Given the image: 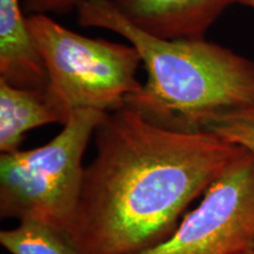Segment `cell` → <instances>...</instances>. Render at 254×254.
<instances>
[{
	"label": "cell",
	"instance_id": "7a4b0ae2",
	"mask_svg": "<svg viewBox=\"0 0 254 254\" xmlns=\"http://www.w3.org/2000/svg\"><path fill=\"white\" fill-rule=\"evenodd\" d=\"M78 24L111 31L138 51L145 84L126 101L150 122L184 132L204 131L209 119L254 107V62L205 39L167 40L145 33L112 0H85Z\"/></svg>",
	"mask_w": 254,
	"mask_h": 254
},
{
	"label": "cell",
	"instance_id": "6da1fadb",
	"mask_svg": "<svg viewBox=\"0 0 254 254\" xmlns=\"http://www.w3.org/2000/svg\"><path fill=\"white\" fill-rule=\"evenodd\" d=\"M93 140L66 232L79 254H138L161 244L244 152L215 133L167 128L127 106L104 117Z\"/></svg>",
	"mask_w": 254,
	"mask_h": 254
},
{
	"label": "cell",
	"instance_id": "277c9868",
	"mask_svg": "<svg viewBox=\"0 0 254 254\" xmlns=\"http://www.w3.org/2000/svg\"><path fill=\"white\" fill-rule=\"evenodd\" d=\"M106 114L74 111L47 144L0 155V217L66 233L80 196L85 152Z\"/></svg>",
	"mask_w": 254,
	"mask_h": 254
},
{
	"label": "cell",
	"instance_id": "8992f818",
	"mask_svg": "<svg viewBox=\"0 0 254 254\" xmlns=\"http://www.w3.org/2000/svg\"><path fill=\"white\" fill-rule=\"evenodd\" d=\"M139 30L167 40L205 39L206 32L234 0H112Z\"/></svg>",
	"mask_w": 254,
	"mask_h": 254
},
{
	"label": "cell",
	"instance_id": "52a82bcc",
	"mask_svg": "<svg viewBox=\"0 0 254 254\" xmlns=\"http://www.w3.org/2000/svg\"><path fill=\"white\" fill-rule=\"evenodd\" d=\"M0 79L14 86L47 87L46 69L23 0H0Z\"/></svg>",
	"mask_w": 254,
	"mask_h": 254
},
{
	"label": "cell",
	"instance_id": "3957f363",
	"mask_svg": "<svg viewBox=\"0 0 254 254\" xmlns=\"http://www.w3.org/2000/svg\"><path fill=\"white\" fill-rule=\"evenodd\" d=\"M27 21L46 69V92L65 123L74 111L123 109L140 90L141 59L129 43L82 36L49 14L27 15Z\"/></svg>",
	"mask_w": 254,
	"mask_h": 254
},
{
	"label": "cell",
	"instance_id": "7c38bea8",
	"mask_svg": "<svg viewBox=\"0 0 254 254\" xmlns=\"http://www.w3.org/2000/svg\"><path fill=\"white\" fill-rule=\"evenodd\" d=\"M234 2H239V4L250 6L254 9V0H234Z\"/></svg>",
	"mask_w": 254,
	"mask_h": 254
},
{
	"label": "cell",
	"instance_id": "ba28073f",
	"mask_svg": "<svg viewBox=\"0 0 254 254\" xmlns=\"http://www.w3.org/2000/svg\"><path fill=\"white\" fill-rule=\"evenodd\" d=\"M65 124L46 90L26 88L0 79V153L20 150L25 135L38 127Z\"/></svg>",
	"mask_w": 254,
	"mask_h": 254
},
{
	"label": "cell",
	"instance_id": "9c48e42d",
	"mask_svg": "<svg viewBox=\"0 0 254 254\" xmlns=\"http://www.w3.org/2000/svg\"><path fill=\"white\" fill-rule=\"evenodd\" d=\"M0 244L11 254H79L65 232L34 220L2 230Z\"/></svg>",
	"mask_w": 254,
	"mask_h": 254
},
{
	"label": "cell",
	"instance_id": "30bf717a",
	"mask_svg": "<svg viewBox=\"0 0 254 254\" xmlns=\"http://www.w3.org/2000/svg\"><path fill=\"white\" fill-rule=\"evenodd\" d=\"M204 131L215 133L254 154V107L219 114L208 120Z\"/></svg>",
	"mask_w": 254,
	"mask_h": 254
},
{
	"label": "cell",
	"instance_id": "4fadbf2b",
	"mask_svg": "<svg viewBox=\"0 0 254 254\" xmlns=\"http://www.w3.org/2000/svg\"><path fill=\"white\" fill-rule=\"evenodd\" d=\"M246 254H254V245H253L252 249H251V250L249 251V252H247Z\"/></svg>",
	"mask_w": 254,
	"mask_h": 254
},
{
	"label": "cell",
	"instance_id": "8fae6325",
	"mask_svg": "<svg viewBox=\"0 0 254 254\" xmlns=\"http://www.w3.org/2000/svg\"><path fill=\"white\" fill-rule=\"evenodd\" d=\"M85 0H23L24 11L31 14H62L75 11Z\"/></svg>",
	"mask_w": 254,
	"mask_h": 254
},
{
	"label": "cell",
	"instance_id": "5b68a950",
	"mask_svg": "<svg viewBox=\"0 0 254 254\" xmlns=\"http://www.w3.org/2000/svg\"><path fill=\"white\" fill-rule=\"evenodd\" d=\"M254 245V154L244 150L159 245L138 254H246Z\"/></svg>",
	"mask_w": 254,
	"mask_h": 254
}]
</instances>
